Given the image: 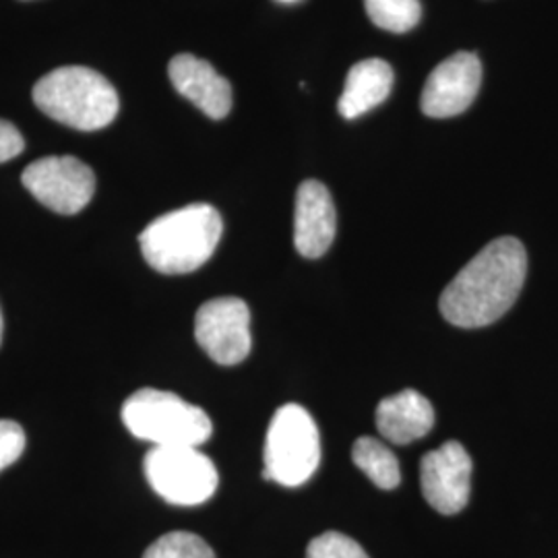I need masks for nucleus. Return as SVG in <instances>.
<instances>
[{"instance_id":"obj_13","label":"nucleus","mask_w":558,"mask_h":558,"mask_svg":"<svg viewBox=\"0 0 558 558\" xmlns=\"http://www.w3.org/2000/svg\"><path fill=\"white\" fill-rule=\"evenodd\" d=\"M435 426V408L414 389L380 399L377 405V428L393 445H410L426 437Z\"/></svg>"},{"instance_id":"obj_21","label":"nucleus","mask_w":558,"mask_h":558,"mask_svg":"<svg viewBox=\"0 0 558 558\" xmlns=\"http://www.w3.org/2000/svg\"><path fill=\"white\" fill-rule=\"evenodd\" d=\"M2 329H4V325H2V311H0V343H2Z\"/></svg>"},{"instance_id":"obj_5","label":"nucleus","mask_w":558,"mask_h":558,"mask_svg":"<svg viewBox=\"0 0 558 558\" xmlns=\"http://www.w3.org/2000/svg\"><path fill=\"white\" fill-rule=\"evenodd\" d=\"M319 463L320 439L315 420L299 403L281 405L267 428L263 478L294 488L313 478Z\"/></svg>"},{"instance_id":"obj_3","label":"nucleus","mask_w":558,"mask_h":558,"mask_svg":"<svg viewBox=\"0 0 558 558\" xmlns=\"http://www.w3.org/2000/svg\"><path fill=\"white\" fill-rule=\"evenodd\" d=\"M41 112L77 131H100L119 114V94L112 83L87 66H60L34 87Z\"/></svg>"},{"instance_id":"obj_6","label":"nucleus","mask_w":558,"mask_h":558,"mask_svg":"<svg viewBox=\"0 0 558 558\" xmlns=\"http://www.w3.org/2000/svg\"><path fill=\"white\" fill-rule=\"evenodd\" d=\"M143 463L149 486L170 505L195 507L218 490V470L199 447H154Z\"/></svg>"},{"instance_id":"obj_15","label":"nucleus","mask_w":558,"mask_h":558,"mask_svg":"<svg viewBox=\"0 0 558 558\" xmlns=\"http://www.w3.org/2000/svg\"><path fill=\"white\" fill-rule=\"evenodd\" d=\"M352 459L360 472L383 490H393L401 482V470L396 453L380 440L362 437L352 447Z\"/></svg>"},{"instance_id":"obj_10","label":"nucleus","mask_w":558,"mask_h":558,"mask_svg":"<svg viewBox=\"0 0 558 558\" xmlns=\"http://www.w3.org/2000/svg\"><path fill=\"white\" fill-rule=\"evenodd\" d=\"M482 83V62L474 52H458L428 75L420 108L430 119H451L476 100Z\"/></svg>"},{"instance_id":"obj_17","label":"nucleus","mask_w":558,"mask_h":558,"mask_svg":"<svg viewBox=\"0 0 558 558\" xmlns=\"http://www.w3.org/2000/svg\"><path fill=\"white\" fill-rule=\"evenodd\" d=\"M143 558H216L211 546L191 532H170L156 539Z\"/></svg>"},{"instance_id":"obj_18","label":"nucleus","mask_w":558,"mask_h":558,"mask_svg":"<svg viewBox=\"0 0 558 558\" xmlns=\"http://www.w3.org/2000/svg\"><path fill=\"white\" fill-rule=\"evenodd\" d=\"M306 558H371L356 539L341 532H325L306 548Z\"/></svg>"},{"instance_id":"obj_22","label":"nucleus","mask_w":558,"mask_h":558,"mask_svg":"<svg viewBox=\"0 0 558 558\" xmlns=\"http://www.w3.org/2000/svg\"><path fill=\"white\" fill-rule=\"evenodd\" d=\"M281 2H294V0H281Z\"/></svg>"},{"instance_id":"obj_9","label":"nucleus","mask_w":558,"mask_h":558,"mask_svg":"<svg viewBox=\"0 0 558 558\" xmlns=\"http://www.w3.org/2000/svg\"><path fill=\"white\" fill-rule=\"evenodd\" d=\"M422 495L440 515L465 509L472 486V458L458 440H449L426 453L420 463Z\"/></svg>"},{"instance_id":"obj_4","label":"nucleus","mask_w":558,"mask_h":558,"mask_svg":"<svg viewBox=\"0 0 558 558\" xmlns=\"http://www.w3.org/2000/svg\"><path fill=\"white\" fill-rule=\"evenodd\" d=\"M120 416L133 437L154 447H201L214 433L211 420L201 408L160 389L133 393Z\"/></svg>"},{"instance_id":"obj_14","label":"nucleus","mask_w":558,"mask_h":558,"mask_svg":"<svg viewBox=\"0 0 558 558\" xmlns=\"http://www.w3.org/2000/svg\"><path fill=\"white\" fill-rule=\"evenodd\" d=\"M393 89V69L380 59L360 60L348 77L338 101L339 114L354 120L371 112L389 98Z\"/></svg>"},{"instance_id":"obj_1","label":"nucleus","mask_w":558,"mask_h":558,"mask_svg":"<svg viewBox=\"0 0 558 558\" xmlns=\"http://www.w3.org/2000/svg\"><path fill=\"white\" fill-rule=\"evenodd\" d=\"M525 276L527 253L521 240H493L442 290L440 315L463 329L493 325L515 304Z\"/></svg>"},{"instance_id":"obj_8","label":"nucleus","mask_w":558,"mask_h":558,"mask_svg":"<svg viewBox=\"0 0 558 558\" xmlns=\"http://www.w3.org/2000/svg\"><path fill=\"white\" fill-rule=\"evenodd\" d=\"M195 338L221 366H234L251 354V311L234 296L207 300L195 317Z\"/></svg>"},{"instance_id":"obj_11","label":"nucleus","mask_w":558,"mask_h":558,"mask_svg":"<svg viewBox=\"0 0 558 558\" xmlns=\"http://www.w3.org/2000/svg\"><path fill=\"white\" fill-rule=\"evenodd\" d=\"M338 230L336 205L319 180H306L296 193L294 244L302 257L319 259L333 244Z\"/></svg>"},{"instance_id":"obj_7","label":"nucleus","mask_w":558,"mask_h":558,"mask_svg":"<svg viewBox=\"0 0 558 558\" xmlns=\"http://www.w3.org/2000/svg\"><path fill=\"white\" fill-rule=\"evenodd\" d=\"M21 182L44 207L60 216L80 214L96 193L94 170L73 156H48L29 163Z\"/></svg>"},{"instance_id":"obj_20","label":"nucleus","mask_w":558,"mask_h":558,"mask_svg":"<svg viewBox=\"0 0 558 558\" xmlns=\"http://www.w3.org/2000/svg\"><path fill=\"white\" fill-rule=\"evenodd\" d=\"M25 147V141L21 137L15 124L0 119V163L17 158Z\"/></svg>"},{"instance_id":"obj_16","label":"nucleus","mask_w":558,"mask_h":558,"mask_svg":"<svg viewBox=\"0 0 558 558\" xmlns=\"http://www.w3.org/2000/svg\"><path fill=\"white\" fill-rule=\"evenodd\" d=\"M371 21L387 32L405 34L418 25L420 0H364Z\"/></svg>"},{"instance_id":"obj_2","label":"nucleus","mask_w":558,"mask_h":558,"mask_svg":"<svg viewBox=\"0 0 558 558\" xmlns=\"http://www.w3.org/2000/svg\"><path fill=\"white\" fill-rule=\"evenodd\" d=\"M221 232L220 211L207 203H193L151 221L140 234L141 253L160 274H191L214 257Z\"/></svg>"},{"instance_id":"obj_12","label":"nucleus","mask_w":558,"mask_h":558,"mask_svg":"<svg viewBox=\"0 0 558 558\" xmlns=\"http://www.w3.org/2000/svg\"><path fill=\"white\" fill-rule=\"evenodd\" d=\"M168 75L182 98L195 104L209 119H226L232 110V85L195 54H179L170 60Z\"/></svg>"},{"instance_id":"obj_19","label":"nucleus","mask_w":558,"mask_h":558,"mask_svg":"<svg viewBox=\"0 0 558 558\" xmlns=\"http://www.w3.org/2000/svg\"><path fill=\"white\" fill-rule=\"evenodd\" d=\"M25 451V430L13 420H0V472L13 465Z\"/></svg>"}]
</instances>
